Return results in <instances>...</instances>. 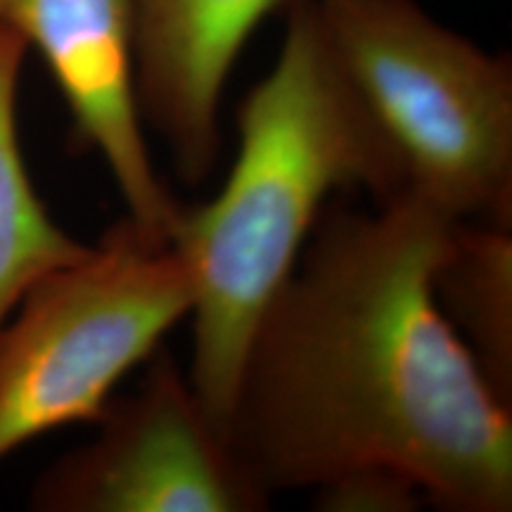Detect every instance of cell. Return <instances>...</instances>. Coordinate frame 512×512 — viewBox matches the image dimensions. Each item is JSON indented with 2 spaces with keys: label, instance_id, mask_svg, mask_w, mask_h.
<instances>
[{
  "label": "cell",
  "instance_id": "obj_1",
  "mask_svg": "<svg viewBox=\"0 0 512 512\" xmlns=\"http://www.w3.org/2000/svg\"><path fill=\"white\" fill-rule=\"evenodd\" d=\"M323 209L256 323L226 441L264 494L392 470L448 512L512 510V403L439 311L458 221L411 197Z\"/></svg>",
  "mask_w": 512,
  "mask_h": 512
},
{
  "label": "cell",
  "instance_id": "obj_2",
  "mask_svg": "<svg viewBox=\"0 0 512 512\" xmlns=\"http://www.w3.org/2000/svg\"><path fill=\"white\" fill-rule=\"evenodd\" d=\"M240 152L214 202L181 211L171 242L195 278L188 380L226 437L249 339L297 266L332 192L399 197V178L339 67L316 0L285 10L273 69L235 114Z\"/></svg>",
  "mask_w": 512,
  "mask_h": 512
},
{
  "label": "cell",
  "instance_id": "obj_3",
  "mask_svg": "<svg viewBox=\"0 0 512 512\" xmlns=\"http://www.w3.org/2000/svg\"><path fill=\"white\" fill-rule=\"evenodd\" d=\"M332 53L411 197L512 226V62L415 0H316ZM396 197V200H399Z\"/></svg>",
  "mask_w": 512,
  "mask_h": 512
},
{
  "label": "cell",
  "instance_id": "obj_4",
  "mask_svg": "<svg viewBox=\"0 0 512 512\" xmlns=\"http://www.w3.org/2000/svg\"><path fill=\"white\" fill-rule=\"evenodd\" d=\"M192 302L185 256L131 216L38 278L0 328V460L60 427L95 425Z\"/></svg>",
  "mask_w": 512,
  "mask_h": 512
},
{
  "label": "cell",
  "instance_id": "obj_5",
  "mask_svg": "<svg viewBox=\"0 0 512 512\" xmlns=\"http://www.w3.org/2000/svg\"><path fill=\"white\" fill-rule=\"evenodd\" d=\"M133 394L107 403L98 434L36 479L41 512H261L256 486L174 356L157 349Z\"/></svg>",
  "mask_w": 512,
  "mask_h": 512
},
{
  "label": "cell",
  "instance_id": "obj_6",
  "mask_svg": "<svg viewBox=\"0 0 512 512\" xmlns=\"http://www.w3.org/2000/svg\"><path fill=\"white\" fill-rule=\"evenodd\" d=\"M0 24L43 57L72 114L74 143L107 164L126 216L171 240L183 207L145 143L133 0H0Z\"/></svg>",
  "mask_w": 512,
  "mask_h": 512
},
{
  "label": "cell",
  "instance_id": "obj_7",
  "mask_svg": "<svg viewBox=\"0 0 512 512\" xmlns=\"http://www.w3.org/2000/svg\"><path fill=\"white\" fill-rule=\"evenodd\" d=\"M294 0H133L136 88L147 124L185 185L221 157V102L254 31Z\"/></svg>",
  "mask_w": 512,
  "mask_h": 512
},
{
  "label": "cell",
  "instance_id": "obj_8",
  "mask_svg": "<svg viewBox=\"0 0 512 512\" xmlns=\"http://www.w3.org/2000/svg\"><path fill=\"white\" fill-rule=\"evenodd\" d=\"M27 53L22 34L0 24V328L38 278L91 249L53 221L24 162L17 91Z\"/></svg>",
  "mask_w": 512,
  "mask_h": 512
},
{
  "label": "cell",
  "instance_id": "obj_9",
  "mask_svg": "<svg viewBox=\"0 0 512 512\" xmlns=\"http://www.w3.org/2000/svg\"><path fill=\"white\" fill-rule=\"evenodd\" d=\"M432 292L491 387L512 403L510 228L458 221L434 268Z\"/></svg>",
  "mask_w": 512,
  "mask_h": 512
},
{
  "label": "cell",
  "instance_id": "obj_10",
  "mask_svg": "<svg viewBox=\"0 0 512 512\" xmlns=\"http://www.w3.org/2000/svg\"><path fill=\"white\" fill-rule=\"evenodd\" d=\"M318 508L332 512H408L425 503L420 486L392 470H356L320 486Z\"/></svg>",
  "mask_w": 512,
  "mask_h": 512
}]
</instances>
